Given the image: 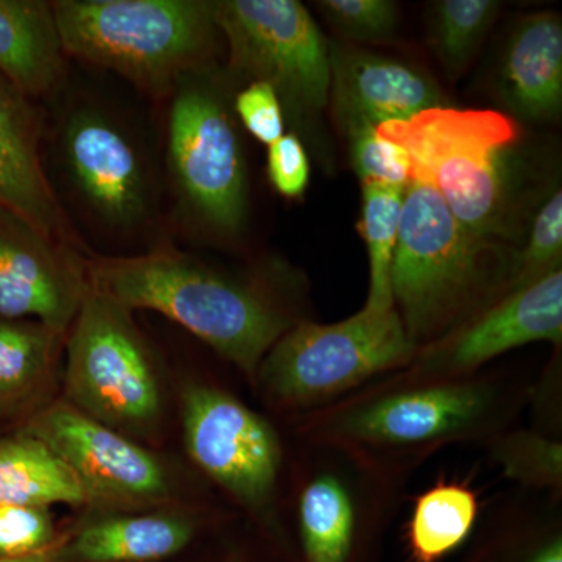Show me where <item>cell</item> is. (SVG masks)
<instances>
[{
    "instance_id": "4dcf8cb0",
    "label": "cell",
    "mask_w": 562,
    "mask_h": 562,
    "mask_svg": "<svg viewBox=\"0 0 562 562\" xmlns=\"http://www.w3.org/2000/svg\"><path fill=\"white\" fill-rule=\"evenodd\" d=\"M235 116L255 139L271 146L284 135V110L271 85L251 81L233 98Z\"/></svg>"
},
{
    "instance_id": "30bf717a",
    "label": "cell",
    "mask_w": 562,
    "mask_h": 562,
    "mask_svg": "<svg viewBox=\"0 0 562 562\" xmlns=\"http://www.w3.org/2000/svg\"><path fill=\"white\" fill-rule=\"evenodd\" d=\"M184 442L192 461L250 506L271 497L281 449L271 425L227 392L194 384L183 392Z\"/></svg>"
},
{
    "instance_id": "cb8c5ba5",
    "label": "cell",
    "mask_w": 562,
    "mask_h": 562,
    "mask_svg": "<svg viewBox=\"0 0 562 562\" xmlns=\"http://www.w3.org/2000/svg\"><path fill=\"white\" fill-rule=\"evenodd\" d=\"M58 338L40 322L0 319V402L22 397L44 379Z\"/></svg>"
},
{
    "instance_id": "f546056e",
    "label": "cell",
    "mask_w": 562,
    "mask_h": 562,
    "mask_svg": "<svg viewBox=\"0 0 562 562\" xmlns=\"http://www.w3.org/2000/svg\"><path fill=\"white\" fill-rule=\"evenodd\" d=\"M58 538L47 508L0 505V558L41 552Z\"/></svg>"
},
{
    "instance_id": "44dd1931",
    "label": "cell",
    "mask_w": 562,
    "mask_h": 562,
    "mask_svg": "<svg viewBox=\"0 0 562 562\" xmlns=\"http://www.w3.org/2000/svg\"><path fill=\"white\" fill-rule=\"evenodd\" d=\"M88 502L65 462L35 436L20 432L0 441V505L47 508Z\"/></svg>"
},
{
    "instance_id": "ffe728a7",
    "label": "cell",
    "mask_w": 562,
    "mask_h": 562,
    "mask_svg": "<svg viewBox=\"0 0 562 562\" xmlns=\"http://www.w3.org/2000/svg\"><path fill=\"white\" fill-rule=\"evenodd\" d=\"M302 562H366L357 498L336 472L316 473L299 495Z\"/></svg>"
},
{
    "instance_id": "83f0119b",
    "label": "cell",
    "mask_w": 562,
    "mask_h": 562,
    "mask_svg": "<svg viewBox=\"0 0 562 562\" xmlns=\"http://www.w3.org/2000/svg\"><path fill=\"white\" fill-rule=\"evenodd\" d=\"M562 447L535 435H516L498 447V461L512 479L528 484L561 483Z\"/></svg>"
},
{
    "instance_id": "4fadbf2b",
    "label": "cell",
    "mask_w": 562,
    "mask_h": 562,
    "mask_svg": "<svg viewBox=\"0 0 562 562\" xmlns=\"http://www.w3.org/2000/svg\"><path fill=\"white\" fill-rule=\"evenodd\" d=\"M562 271L557 269L528 286L509 291L475 319L430 344L419 369L431 379L453 380L505 351L538 341L561 344Z\"/></svg>"
},
{
    "instance_id": "3957f363",
    "label": "cell",
    "mask_w": 562,
    "mask_h": 562,
    "mask_svg": "<svg viewBox=\"0 0 562 562\" xmlns=\"http://www.w3.org/2000/svg\"><path fill=\"white\" fill-rule=\"evenodd\" d=\"M52 10L66 57L120 74L157 101L214 65L221 41L206 0H57Z\"/></svg>"
},
{
    "instance_id": "9a60e30c",
    "label": "cell",
    "mask_w": 562,
    "mask_h": 562,
    "mask_svg": "<svg viewBox=\"0 0 562 562\" xmlns=\"http://www.w3.org/2000/svg\"><path fill=\"white\" fill-rule=\"evenodd\" d=\"M333 116L344 135L376 131L442 105V92L422 70L371 52L330 47Z\"/></svg>"
},
{
    "instance_id": "603a6c76",
    "label": "cell",
    "mask_w": 562,
    "mask_h": 562,
    "mask_svg": "<svg viewBox=\"0 0 562 562\" xmlns=\"http://www.w3.org/2000/svg\"><path fill=\"white\" fill-rule=\"evenodd\" d=\"M362 206L358 231L369 255V294L364 308H395L391 269L397 246L405 188L361 183Z\"/></svg>"
},
{
    "instance_id": "e0dca14e",
    "label": "cell",
    "mask_w": 562,
    "mask_h": 562,
    "mask_svg": "<svg viewBox=\"0 0 562 562\" xmlns=\"http://www.w3.org/2000/svg\"><path fill=\"white\" fill-rule=\"evenodd\" d=\"M501 95L514 116L530 122L562 109V24L549 11L531 14L509 36L501 66Z\"/></svg>"
},
{
    "instance_id": "1f68e13d",
    "label": "cell",
    "mask_w": 562,
    "mask_h": 562,
    "mask_svg": "<svg viewBox=\"0 0 562 562\" xmlns=\"http://www.w3.org/2000/svg\"><path fill=\"white\" fill-rule=\"evenodd\" d=\"M310 158L295 133H284L268 146V177L273 190L288 201L305 195L310 184Z\"/></svg>"
},
{
    "instance_id": "7a4b0ae2",
    "label": "cell",
    "mask_w": 562,
    "mask_h": 562,
    "mask_svg": "<svg viewBox=\"0 0 562 562\" xmlns=\"http://www.w3.org/2000/svg\"><path fill=\"white\" fill-rule=\"evenodd\" d=\"M49 147L55 198H65L95 236L122 246L161 244L160 173L135 125L113 106L80 99L63 109Z\"/></svg>"
},
{
    "instance_id": "8992f818",
    "label": "cell",
    "mask_w": 562,
    "mask_h": 562,
    "mask_svg": "<svg viewBox=\"0 0 562 562\" xmlns=\"http://www.w3.org/2000/svg\"><path fill=\"white\" fill-rule=\"evenodd\" d=\"M492 243L469 232L435 188L409 180L391 269L395 310L414 344L442 338L480 297Z\"/></svg>"
},
{
    "instance_id": "d4e9b609",
    "label": "cell",
    "mask_w": 562,
    "mask_h": 562,
    "mask_svg": "<svg viewBox=\"0 0 562 562\" xmlns=\"http://www.w3.org/2000/svg\"><path fill=\"white\" fill-rule=\"evenodd\" d=\"M494 0H441L432 9L430 46L452 76L468 68L497 18Z\"/></svg>"
},
{
    "instance_id": "8fae6325",
    "label": "cell",
    "mask_w": 562,
    "mask_h": 562,
    "mask_svg": "<svg viewBox=\"0 0 562 562\" xmlns=\"http://www.w3.org/2000/svg\"><path fill=\"white\" fill-rule=\"evenodd\" d=\"M22 432L65 462L88 501L146 505L168 497V472L154 454L72 405L44 409Z\"/></svg>"
},
{
    "instance_id": "7c38bea8",
    "label": "cell",
    "mask_w": 562,
    "mask_h": 562,
    "mask_svg": "<svg viewBox=\"0 0 562 562\" xmlns=\"http://www.w3.org/2000/svg\"><path fill=\"white\" fill-rule=\"evenodd\" d=\"M85 258L0 206V319L69 330L87 291Z\"/></svg>"
},
{
    "instance_id": "d6986e66",
    "label": "cell",
    "mask_w": 562,
    "mask_h": 562,
    "mask_svg": "<svg viewBox=\"0 0 562 562\" xmlns=\"http://www.w3.org/2000/svg\"><path fill=\"white\" fill-rule=\"evenodd\" d=\"M195 527L171 514L114 516L65 536L57 562H158L183 552Z\"/></svg>"
},
{
    "instance_id": "ac0fdd59",
    "label": "cell",
    "mask_w": 562,
    "mask_h": 562,
    "mask_svg": "<svg viewBox=\"0 0 562 562\" xmlns=\"http://www.w3.org/2000/svg\"><path fill=\"white\" fill-rule=\"evenodd\" d=\"M0 74L27 98H50L66 76L52 2L0 0Z\"/></svg>"
},
{
    "instance_id": "f1b7e54d",
    "label": "cell",
    "mask_w": 562,
    "mask_h": 562,
    "mask_svg": "<svg viewBox=\"0 0 562 562\" xmlns=\"http://www.w3.org/2000/svg\"><path fill=\"white\" fill-rule=\"evenodd\" d=\"M350 160L361 183L403 187L409 183L412 161L397 144L383 139L376 131L349 136Z\"/></svg>"
},
{
    "instance_id": "ba28073f",
    "label": "cell",
    "mask_w": 562,
    "mask_h": 562,
    "mask_svg": "<svg viewBox=\"0 0 562 562\" xmlns=\"http://www.w3.org/2000/svg\"><path fill=\"white\" fill-rule=\"evenodd\" d=\"M131 313L88 283L66 341L69 405L120 432L149 430L161 413L154 357Z\"/></svg>"
},
{
    "instance_id": "d6a6232c",
    "label": "cell",
    "mask_w": 562,
    "mask_h": 562,
    "mask_svg": "<svg viewBox=\"0 0 562 562\" xmlns=\"http://www.w3.org/2000/svg\"><path fill=\"white\" fill-rule=\"evenodd\" d=\"M63 538L65 536H60L57 542L52 543L50 547L41 550V552L25 554V557L0 558V562H57Z\"/></svg>"
},
{
    "instance_id": "2e32d148",
    "label": "cell",
    "mask_w": 562,
    "mask_h": 562,
    "mask_svg": "<svg viewBox=\"0 0 562 562\" xmlns=\"http://www.w3.org/2000/svg\"><path fill=\"white\" fill-rule=\"evenodd\" d=\"M43 131L35 101L0 74V206L74 249L79 236L47 179Z\"/></svg>"
},
{
    "instance_id": "277c9868",
    "label": "cell",
    "mask_w": 562,
    "mask_h": 562,
    "mask_svg": "<svg viewBox=\"0 0 562 562\" xmlns=\"http://www.w3.org/2000/svg\"><path fill=\"white\" fill-rule=\"evenodd\" d=\"M228 81L206 66L187 74L166 98V187L176 221L216 241L239 238L249 213L246 154Z\"/></svg>"
},
{
    "instance_id": "5bb4252c",
    "label": "cell",
    "mask_w": 562,
    "mask_h": 562,
    "mask_svg": "<svg viewBox=\"0 0 562 562\" xmlns=\"http://www.w3.org/2000/svg\"><path fill=\"white\" fill-rule=\"evenodd\" d=\"M492 402L494 394L482 383L443 380L349 409L336 422L335 435L357 446H430L475 430Z\"/></svg>"
},
{
    "instance_id": "52a82bcc",
    "label": "cell",
    "mask_w": 562,
    "mask_h": 562,
    "mask_svg": "<svg viewBox=\"0 0 562 562\" xmlns=\"http://www.w3.org/2000/svg\"><path fill=\"white\" fill-rule=\"evenodd\" d=\"M416 357L397 310L362 308L336 324L294 325L262 358L257 379L277 402L306 408Z\"/></svg>"
},
{
    "instance_id": "6da1fadb",
    "label": "cell",
    "mask_w": 562,
    "mask_h": 562,
    "mask_svg": "<svg viewBox=\"0 0 562 562\" xmlns=\"http://www.w3.org/2000/svg\"><path fill=\"white\" fill-rule=\"evenodd\" d=\"M88 283L127 310L177 322L257 379L262 358L292 327L266 292L168 244L138 255L85 258Z\"/></svg>"
},
{
    "instance_id": "9c48e42d",
    "label": "cell",
    "mask_w": 562,
    "mask_h": 562,
    "mask_svg": "<svg viewBox=\"0 0 562 562\" xmlns=\"http://www.w3.org/2000/svg\"><path fill=\"white\" fill-rule=\"evenodd\" d=\"M214 21L228 49L227 72L262 81L295 117L319 114L330 92V46L297 0H221Z\"/></svg>"
},
{
    "instance_id": "4316f807",
    "label": "cell",
    "mask_w": 562,
    "mask_h": 562,
    "mask_svg": "<svg viewBox=\"0 0 562 562\" xmlns=\"http://www.w3.org/2000/svg\"><path fill=\"white\" fill-rule=\"evenodd\" d=\"M317 7L349 40L383 41L397 31V3L391 0H322Z\"/></svg>"
},
{
    "instance_id": "484cf974",
    "label": "cell",
    "mask_w": 562,
    "mask_h": 562,
    "mask_svg": "<svg viewBox=\"0 0 562 562\" xmlns=\"http://www.w3.org/2000/svg\"><path fill=\"white\" fill-rule=\"evenodd\" d=\"M562 257V192L553 191L539 206L530 235L519 251L509 276L508 292L528 286L557 269Z\"/></svg>"
},
{
    "instance_id": "5b68a950",
    "label": "cell",
    "mask_w": 562,
    "mask_h": 562,
    "mask_svg": "<svg viewBox=\"0 0 562 562\" xmlns=\"http://www.w3.org/2000/svg\"><path fill=\"white\" fill-rule=\"evenodd\" d=\"M412 161L409 180L435 188L453 216L484 241L512 225V157L519 128L495 110L432 106L376 128Z\"/></svg>"
},
{
    "instance_id": "7402d4cb",
    "label": "cell",
    "mask_w": 562,
    "mask_h": 562,
    "mask_svg": "<svg viewBox=\"0 0 562 562\" xmlns=\"http://www.w3.org/2000/svg\"><path fill=\"white\" fill-rule=\"evenodd\" d=\"M479 495L458 482H439L414 503L406 527L412 562H441L460 549L479 519Z\"/></svg>"
}]
</instances>
